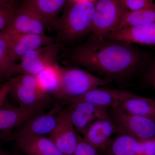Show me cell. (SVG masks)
Listing matches in <instances>:
<instances>
[{
  "mask_svg": "<svg viewBox=\"0 0 155 155\" xmlns=\"http://www.w3.org/2000/svg\"><path fill=\"white\" fill-rule=\"evenodd\" d=\"M69 58L108 80L115 81L130 77L140 61L138 52L132 44L106 36H90L87 41L70 51Z\"/></svg>",
  "mask_w": 155,
  "mask_h": 155,
  "instance_id": "6da1fadb",
  "label": "cell"
},
{
  "mask_svg": "<svg viewBox=\"0 0 155 155\" xmlns=\"http://www.w3.org/2000/svg\"><path fill=\"white\" fill-rule=\"evenodd\" d=\"M95 2L69 3V7L51 27L57 33V43L61 46L62 43L76 41L91 32Z\"/></svg>",
  "mask_w": 155,
  "mask_h": 155,
  "instance_id": "7a4b0ae2",
  "label": "cell"
},
{
  "mask_svg": "<svg viewBox=\"0 0 155 155\" xmlns=\"http://www.w3.org/2000/svg\"><path fill=\"white\" fill-rule=\"evenodd\" d=\"M110 81L75 67H62L61 84L53 94L58 99L68 101L97 87L105 86Z\"/></svg>",
  "mask_w": 155,
  "mask_h": 155,
  "instance_id": "3957f363",
  "label": "cell"
},
{
  "mask_svg": "<svg viewBox=\"0 0 155 155\" xmlns=\"http://www.w3.org/2000/svg\"><path fill=\"white\" fill-rule=\"evenodd\" d=\"M127 11L124 0H97L90 36L104 37L114 31Z\"/></svg>",
  "mask_w": 155,
  "mask_h": 155,
  "instance_id": "277c9868",
  "label": "cell"
},
{
  "mask_svg": "<svg viewBox=\"0 0 155 155\" xmlns=\"http://www.w3.org/2000/svg\"><path fill=\"white\" fill-rule=\"evenodd\" d=\"M111 119L117 127V134L130 136L140 140L155 138V120L127 114L118 107L110 109Z\"/></svg>",
  "mask_w": 155,
  "mask_h": 155,
  "instance_id": "5b68a950",
  "label": "cell"
},
{
  "mask_svg": "<svg viewBox=\"0 0 155 155\" xmlns=\"http://www.w3.org/2000/svg\"><path fill=\"white\" fill-rule=\"evenodd\" d=\"M61 46L58 43H53L28 52L16 64L14 76L19 74L35 76L47 67L57 64Z\"/></svg>",
  "mask_w": 155,
  "mask_h": 155,
  "instance_id": "8992f818",
  "label": "cell"
},
{
  "mask_svg": "<svg viewBox=\"0 0 155 155\" xmlns=\"http://www.w3.org/2000/svg\"><path fill=\"white\" fill-rule=\"evenodd\" d=\"M61 109L60 105H56L48 112L34 114L14 130L5 141L15 140L27 135L50 136L55 127Z\"/></svg>",
  "mask_w": 155,
  "mask_h": 155,
  "instance_id": "52a82bcc",
  "label": "cell"
},
{
  "mask_svg": "<svg viewBox=\"0 0 155 155\" xmlns=\"http://www.w3.org/2000/svg\"><path fill=\"white\" fill-rule=\"evenodd\" d=\"M49 26L33 11L22 5L16 10L8 25L2 32L8 35L15 34H45Z\"/></svg>",
  "mask_w": 155,
  "mask_h": 155,
  "instance_id": "ba28073f",
  "label": "cell"
},
{
  "mask_svg": "<svg viewBox=\"0 0 155 155\" xmlns=\"http://www.w3.org/2000/svg\"><path fill=\"white\" fill-rule=\"evenodd\" d=\"M78 135L68 111L61 109L50 138L63 155H73L78 142Z\"/></svg>",
  "mask_w": 155,
  "mask_h": 155,
  "instance_id": "9c48e42d",
  "label": "cell"
},
{
  "mask_svg": "<svg viewBox=\"0 0 155 155\" xmlns=\"http://www.w3.org/2000/svg\"><path fill=\"white\" fill-rule=\"evenodd\" d=\"M70 104L68 111L69 118L78 133L83 135L87 128L97 119L110 117L108 109L83 101H76Z\"/></svg>",
  "mask_w": 155,
  "mask_h": 155,
  "instance_id": "30bf717a",
  "label": "cell"
},
{
  "mask_svg": "<svg viewBox=\"0 0 155 155\" xmlns=\"http://www.w3.org/2000/svg\"><path fill=\"white\" fill-rule=\"evenodd\" d=\"M8 35L9 55L11 61L15 63L20 61L28 52L56 41L55 37L47 35L45 34Z\"/></svg>",
  "mask_w": 155,
  "mask_h": 155,
  "instance_id": "8fae6325",
  "label": "cell"
},
{
  "mask_svg": "<svg viewBox=\"0 0 155 155\" xmlns=\"http://www.w3.org/2000/svg\"><path fill=\"white\" fill-rule=\"evenodd\" d=\"M131 92L123 90L99 87L87 92L81 96L69 100V103L76 101H83L110 110L118 107L124 100L135 96Z\"/></svg>",
  "mask_w": 155,
  "mask_h": 155,
  "instance_id": "7c38bea8",
  "label": "cell"
},
{
  "mask_svg": "<svg viewBox=\"0 0 155 155\" xmlns=\"http://www.w3.org/2000/svg\"><path fill=\"white\" fill-rule=\"evenodd\" d=\"M118 133L117 127L110 116L97 119L92 123L82 135L86 142L98 151L105 152L112 136Z\"/></svg>",
  "mask_w": 155,
  "mask_h": 155,
  "instance_id": "4fadbf2b",
  "label": "cell"
},
{
  "mask_svg": "<svg viewBox=\"0 0 155 155\" xmlns=\"http://www.w3.org/2000/svg\"><path fill=\"white\" fill-rule=\"evenodd\" d=\"M9 81L11 84L9 95L21 107L28 110L42 112L51 101V97L47 94L25 87L11 79Z\"/></svg>",
  "mask_w": 155,
  "mask_h": 155,
  "instance_id": "5bb4252c",
  "label": "cell"
},
{
  "mask_svg": "<svg viewBox=\"0 0 155 155\" xmlns=\"http://www.w3.org/2000/svg\"><path fill=\"white\" fill-rule=\"evenodd\" d=\"M105 36L130 44L155 46V22L122 28Z\"/></svg>",
  "mask_w": 155,
  "mask_h": 155,
  "instance_id": "9a60e30c",
  "label": "cell"
},
{
  "mask_svg": "<svg viewBox=\"0 0 155 155\" xmlns=\"http://www.w3.org/2000/svg\"><path fill=\"white\" fill-rule=\"evenodd\" d=\"M39 112L28 110L5 102L0 108V140H5L22 122L34 114Z\"/></svg>",
  "mask_w": 155,
  "mask_h": 155,
  "instance_id": "2e32d148",
  "label": "cell"
},
{
  "mask_svg": "<svg viewBox=\"0 0 155 155\" xmlns=\"http://www.w3.org/2000/svg\"><path fill=\"white\" fill-rule=\"evenodd\" d=\"M14 141L18 148L26 155H64L49 137L27 135Z\"/></svg>",
  "mask_w": 155,
  "mask_h": 155,
  "instance_id": "e0dca14e",
  "label": "cell"
},
{
  "mask_svg": "<svg viewBox=\"0 0 155 155\" xmlns=\"http://www.w3.org/2000/svg\"><path fill=\"white\" fill-rule=\"evenodd\" d=\"M68 0H23V5L33 11L51 27Z\"/></svg>",
  "mask_w": 155,
  "mask_h": 155,
  "instance_id": "ac0fdd59",
  "label": "cell"
},
{
  "mask_svg": "<svg viewBox=\"0 0 155 155\" xmlns=\"http://www.w3.org/2000/svg\"><path fill=\"white\" fill-rule=\"evenodd\" d=\"M117 107L127 114L155 120V100L151 98L136 94L124 100Z\"/></svg>",
  "mask_w": 155,
  "mask_h": 155,
  "instance_id": "d6986e66",
  "label": "cell"
},
{
  "mask_svg": "<svg viewBox=\"0 0 155 155\" xmlns=\"http://www.w3.org/2000/svg\"><path fill=\"white\" fill-rule=\"evenodd\" d=\"M140 141L130 136L118 133L112 138L105 152L107 155H139Z\"/></svg>",
  "mask_w": 155,
  "mask_h": 155,
  "instance_id": "ffe728a7",
  "label": "cell"
},
{
  "mask_svg": "<svg viewBox=\"0 0 155 155\" xmlns=\"http://www.w3.org/2000/svg\"><path fill=\"white\" fill-rule=\"evenodd\" d=\"M35 77L41 89L48 94H53L61 84L62 67L57 64L51 65L42 70Z\"/></svg>",
  "mask_w": 155,
  "mask_h": 155,
  "instance_id": "44dd1931",
  "label": "cell"
},
{
  "mask_svg": "<svg viewBox=\"0 0 155 155\" xmlns=\"http://www.w3.org/2000/svg\"><path fill=\"white\" fill-rule=\"evenodd\" d=\"M153 22H155V3L146 8L134 11H127L114 31Z\"/></svg>",
  "mask_w": 155,
  "mask_h": 155,
  "instance_id": "7402d4cb",
  "label": "cell"
},
{
  "mask_svg": "<svg viewBox=\"0 0 155 155\" xmlns=\"http://www.w3.org/2000/svg\"><path fill=\"white\" fill-rule=\"evenodd\" d=\"M16 64L9 55L8 37L0 31V81H8L14 76Z\"/></svg>",
  "mask_w": 155,
  "mask_h": 155,
  "instance_id": "603a6c76",
  "label": "cell"
},
{
  "mask_svg": "<svg viewBox=\"0 0 155 155\" xmlns=\"http://www.w3.org/2000/svg\"><path fill=\"white\" fill-rule=\"evenodd\" d=\"M73 155H100L98 151L86 142L78 134V142Z\"/></svg>",
  "mask_w": 155,
  "mask_h": 155,
  "instance_id": "cb8c5ba5",
  "label": "cell"
},
{
  "mask_svg": "<svg viewBox=\"0 0 155 155\" xmlns=\"http://www.w3.org/2000/svg\"><path fill=\"white\" fill-rule=\"evenodd\" d=\"M15 11L14 7L0 5V31L4 30L8 25Z\"/></svg>",
  "mask_w": 155,
  "mask_h": 155,
  "instance_id": "d4e9b609",
  "label": "cell"
},
{
  "mask_svg": "<svg viewBox=\"0 0 155 155\" xmlns=\"http://www.w3.org/2000/svg\"><path fill=\"white\" fill-rule=\"evenodd\" d=\"M128 11H134L146 8L155 4L154 0H124Z\"/></svg>",
  "mask_w": 155,
  "mask_h": 155,
  "instance_id": "484cf974",
  "label": "cell"
},
{
  "mask_svg": "<svg viewBox=\"0 0 155 155\" xmlns=\"http://www.w3.org/2000/svg\"><path fill=\"white\" fill-rule=\"evenodd\" d=\"M139 155H155V138L140 140Z\"/></svg>",
  "mask_w": 155,
  "mask_h": 155,
  "instance_id": "4316f807",
  "label": "cell"
},
{
  "mask_svg": "<svg viewBox=\"0 0 155 155\" xmlns=\"http://www.w3.org/2000/svg\"><path fill=\"white\" fill-rule=\"evenodd\" d=\"M11 88V84L9 80L3 84L0 87V108L5 103Z\"/></svg>",
  "mask_w": 155,
  "mask_h": 155,
  "instance_id": "83f0119b",
  "label": "cell"
},
{
  "mask_svg": "<svg viewBox=\"0 0 155 155\" xmlns=\"http://www.w3.org/2000/svg\"><path fill=\"white\" fill-rule=\"evenodd\" d=\"M14 0H0V5L6 7H14Z\"/></svg>",
  "mask_w": 155,
  "mask_h": 155,
  "instance_id": "f1b7e54d",
  "label": "cell"
},
{
  "mask_svg": "<svg viewBox=\"0 0 155 155\" xmlns=\"http://www.w3.org/2000/svg\"><path fill=\"white\" fill-rule=\"evenodd\" d=\"M97 0H68V2H69V3H75L77 2H96Z\"/></svg>",
  "mask_w": 155,
  "mask_h": 155,
  "instance_id": "f546056e",
  "label": "cell"
},
{
  "mask_svg": "<svg viewBox=\"0 0 155 155\" xmlns=\"http://www.w3.org/2000/svg\"><path fill=\"white\" fill-rule=\"evenodd\" d=\"M0 155H14L11 153L5 150L0 149Z\"/></svg>",
  "mask_w": 155,
  "mask_h": 155,
  "instance_id": "4dcf8cb0",
  "label": "cell"
},
{
  "mask_svg": "<svg viewBox=\"0 0 155 155\" xmlns=\"http://www.w3.org/2000/svg\"><path fill=\"white\" fill-rule=\"evenodd\" d=\"M155 84V80H154Z\"/></svg>",
  "mask_w": 155,
  "mask_h": 155,
  "instance_id": "1f68e13d",
  "label": "cell"
},
{
  "mask_svg": "<svg viewBox=\"0 0 155 155\" xmlns=\"http://www.w3.org/2000/svg\"><path fill=\"white\" fill-rule=\"evenodd\" d=\"M14 1H17V0H14Z\"/></svg>",
  "mask_w": 155,
  "mask_h": 155,
  "instance_id": "d6a6232c",
  "label": "cell"
}]
</instances>
